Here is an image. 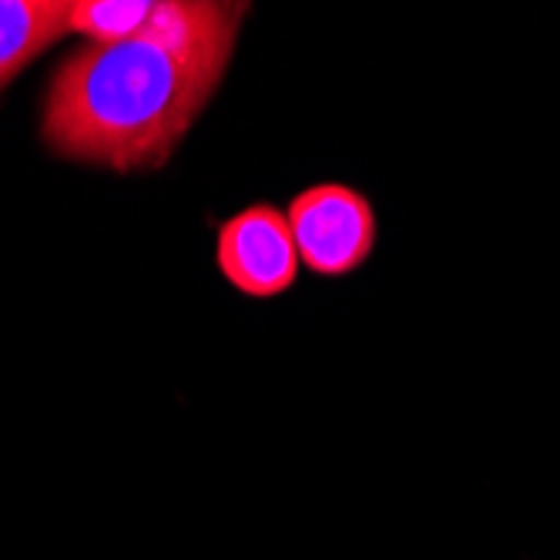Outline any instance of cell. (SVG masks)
Masks as SVG:
<instances>
[{
	"label": "cell",
	"mask_w": 560,
	"mask_h": 560,
	"mask_svg": "<svg viewBox=\"0 0 560 560\" xmlns=\"http://www.w3.org/2000/svg\"><path fill=\"white\" fill-rule=\"evenodd\" d=\"M215 262L222 279L248 299H276L299 279L289 219L276 206H248L219 225Z\"/></svg>",
	"instance_id": "obj_3"
},
{
	"label": "cell",
	"mask_w": 560,
	"mask_h": 560,
	"mask_svg": "<svg viewBox=\"0 0 560 560\" xmlns=\"http://www.w3.org/2000/svg\"><path fill=\"white\" fill-rule=\"evenodd\" d=\"M245 11L168 0L138 37L81 47L50 78L44 144L121 175L162 168L219 91Z\"/></svg>",
	"instance_id": "obj_1"
},
{
	"label": "cell",
	"mask_w": 560,
	"mask_h": 560,
	"mask_svg": "<svg viewBox=\"0 0 560 560\" xmlns=\"http://www.w3.org/2000/svg\"><path fill=\"white\" fill-rule=\"evenodd\" d=\"M68 34L61 0H0V88Z\"/></svg>",
	"instance_id": "obj_4"
},
{
	"label": "cell",
	"mask_w": 560,
	"mask_h": 560,
	"mask_svg": "<svg viewBox=\"0 0 560 560\" xmlns=\"http://www.w3.org/2000/svg\"><path fill=\"white\" fill-rule=\"evenodd\" d=\"M285 219L299 262L323 279H346L363 269L380 242L373 201L342 182H319L299 191L289 201Z\"/></svg>",
	"instance_id": "obj_2"
},
{
	"label": "cell",
	"mask_w": 560,
	"mask_h": 560,
	"mask_svg": "<svg viewBox=\"0 0 560 560\" xmlns=\"http://www.w3.org/2000/svg\"><path fill=\"white\" fill-rule=\"evenodd\" d=\"M159 4L151 0H78L68 4V31L84 34L91 44H115L138 37Z\"/></svg>",
	"instance_id": "obj_5"
}]
</instances>
